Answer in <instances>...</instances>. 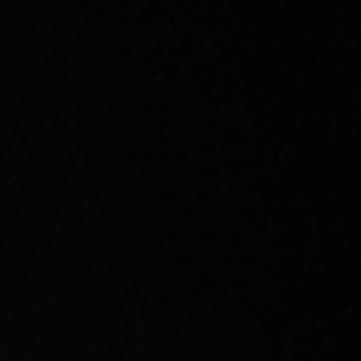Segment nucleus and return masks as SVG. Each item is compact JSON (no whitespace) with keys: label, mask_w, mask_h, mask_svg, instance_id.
<instances>
[]
</instances>
